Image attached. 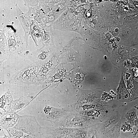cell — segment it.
I'll return each mask as SVG.
<instances>
[{
	"label": "cell",
	"mask_w": 138,
	"mask_h": 138,
	"mask_svg": "<svg viewBox=\"0 0 138 138\" xmlns=\"http://www.w3.org/2000/svg\"><path fill=\"white\" fill-rule=\"evenodd\" d=\"M124 121L125 118L121 117L118 122L104 135L100 136L95 135L96 138H121L120 129Z\"/></svg>",
	"instance_id": "obj_9"
},
{
	"label": "cell",
	"mask_w": 138,
	"mask_h": 138,
	"mask_svg": "<svg viewBox=\"0 0 138 138\" xmlns=\"http://www.w3.org/2000/svg\"><path fill=\"white\" fill-rule=\"evenodd\" d=\"M121 118L118 111H114L110 115L93 126L96 135L100 136L104 135L118 123Z\"/></svg>",
	"instance_id": "obj_4"
},
{
	"label": "cell",
	"mask_w": 138,
	"mask_h": 138,
	"mask_svg": "<svg viewBox=\"0 0 138 138\" xmlns=\"http://www.w3.org/2000/svg\"><path fill=\"white\" fill-rule=\"evenodd\" d=\"M74 110L71 107L60 108L47 106L43 109L41 116L43 120L55 124Z\"/></svg>",
	"instance_id": "obj_3"
},
{
	"label": "cell",
	"mask_w": 138,
	"mask_h": 138,
	"mask_svg": "<svg viewBox=\"0 0 138 138\" xmlns=\"http://www.w3.org/2000/svg\"><path fill=\"white\" fill-rule=\"evenodd\" d=\"M101 121L83 116L74 110L54 124L55 126L57 127L84 129Z\"/></svg>",
	"instance_id": "obj_1"
},
{
	"label": "cell",
	"mask_w": 138,
	"mask_h": 138,
	"mask_svg": "<svg viewBox=\"0 0 138 138\" xmlns=\"http://www.w3.org/2000/svg\"><path fill=\"white\" fill-rule=\"evenodd\" d=\"M88 136L87 138H96L95 133V130L93 128H89L88 130Z\"/></svg>",
	"instance_id": "obj_14"
},
{
	"label": "cell",
	"mask_w": 138,
	"mask_h": 138,
	"mask_svg": "<svg viewBox=\"0 0 138 138\" xmlns=\"http://www.w3.org/2000/svg\"><path fill=\"white\" fill-rule=\"evenodd\" d=\"M71 134L73 138H87L88 131L87 130L74 129Z\"/></svg>",
	"instance_id": "obj_13"
},
{
	"label": "cell",
	"mask_w": 138,
	"mask_h": 138,
	"mask_svg": "<svg viewBox=\"0 0 138 138\" xmlns=\"http://www.w3.org/2000/svg\"><path fill=\"white\" fill-rule=\"evenodd\" d=\"M74 129L54 126L42 127L40 129V133L56 137L71 134Z\"/></svg>",
	"instance_id": "obj_8"
},
{
	"label": "cell",
	"mask_w": 138,
	"mask_h": 138,
	"mask_svg": "<svg viewBox=\"0 0 138 138\" xmlns=\"http://www.w3.org/2000/svg\"><path fill=\"white\" fill-rule=\"evenodd\" d=\"M125 117L131 127L136 126L138 124L136 109L133 108L128 111L125 114Z\"/></svg>",
	"instance_id": "obj_12"
},
{
	"label": "cell",
	"mask_w": 138,
	"mask_h": 138,
	"mask_svg": "<svg viewBox=\"0 0 138 138\" xmlns=\"http://www.w3.org/2000/svg\"><path fill=\"white\" fill-rule=\"evenodd\" d=\"M29 103V101L24 97L21 96L18 99L13 100L10 106V110L15 113L25 106Z\"/></svg>",
	"instance_id": "obj_10"
},
{
	"label": "cell",
	"mask_w": 138,
	"mask_h": 138,
	"mask_svg": "<svg viewBox=\"0 0 138 138\" xmlns=\"http://www.w3.org/2000/svg\"><path fill=\"white\" fill-rule=\"evenodd\" d=\"M0 128L7 130L13 127L17 122L20 116L10 110H5L0 115Z\"/></svg>",
	"instance_id": "obj_6"
},
{
	"label": "cell",
	"mask_w": 138,
	"mask_h": 138,
	"mask_svg": "<svg viewBox=\"0 0 138 138\" xmlns=\"http://www.w3.org/2000/svg\"><path fill=\"white\" fill-rule=\"evenodd\" d=\"M136 107V108H137V109L138 110V107ZM137 120H138V118H137Z\"/></svg>",
	"instance_id": "obj_18"
},
{
	"label": "cell",
	"mask_w": 138,
	"mask_h": 138,
	"mask_svg": "<svg viewBox=\"0 0 138 138\" xmlns=\"http://www.w3.org/2000/svg\"><path fill=\"white\" fill-rule=\"evenodd\" d=\"M41 127L34 116L24 115L20 116L16 124L13 127L23 135L39 138Z\"/></svg>",
	"instance_id": "obj_2"
},
{
	"label": "cell",
	"mask_w": 138,
	"mask_h": 138,
	"mask_svg": "<svg viewBox=\"0 0 138 138\" xmlns=\"http://www.w3.org/2000/svg\"><path fill=\"white\" fill-rule=\"evenodd\" d=\"M31 20L30 34L35 44H37V40L35 36L38 37H42L43 35V30L37 23Z\"/></svg>",
	"instance_id": "obj_11"
},
{
	"label": "cell",
	"mask_w": 138,
	"mask_h": 138,
	"mask_svg": "<svg viewBox=\"0 0 138 138\" xmlns=\"http://www.w3.org/2000/svg\"><path fill=\"white\" fill-rule=\"evenodd\" d=\"M56 138H59V137H57Z\"/></svg>",
	"instance_id": "obj_19"
},
{
	"label": "cell",
	"mask_w": 138,
	"mask_h": 138,
	"mask_svg": "<svg viewBox=\"0 0 138 138\" xmlns=\"http://www.w3.org/2000/svg\"></svg>",
	"instance_id": "obj_20"
},
{
	"label": "cell",
	"mask_w": 138,
	"mask_h": 138,
	"mask_svg": "<svg viewBox=\"0 0 138 138\" xmlns=\"http://www.w3.org/2000/svg\"><path fill=\"white\" fill-rule=\"evenodd\" d=\"M18 18L25 32L24 40L28 45V37L30 34L31 20L26 14L24 13L20 9L17 4L15 5Z\"/></svg>",
	"instance_id": "obj_7"
},
{
	"label": "cell",
	"mask_w": 138,
	"mask_h": 138,
	"mask_svg": "<svg viewBox=\"0 0 138 138\" xmlns=\"http://www.w3.org/2000/svg\"><path fill=\"white\" fill-rule=\"evenodd\" d=\"M114 111L108 105L96 108L80 114L91 119L102 121L110 115Z\"/></svg>",
	"instance_id": "obj_5"
},
{
	"label": "cell",
	"mask_w": 138,
	"mask_h": 138,
	"mask_svg": "<svg viewBox=\"0 0 138 138\" xmlns=\"http://www.w3.org/2000/svg\"><path fill=\"white\" fill-rule=\"evenodd\" d=\"M39 138H55L54 137L40 133Z\"/></svg>",
	"instance_id": "obj_16"
},
{
	"label": "cell",
	"mask_w": 138,
	"mask_h": 138,
	"mask_svg": "<svg viewBox=\"0 0 138 138\" xmlns=\"http://www.w3.org/2000/svg\"><path fill=\"white\" fill-rule=\"evenodd\" d=\"M28 6H35L38 5L39 1H24Z\"/></svg>",
	"instance_id": "obj_15"
},
{
	"label": "cell",
	"mask_w": 138,
	"mask_h": 138,
	"mask_svg": "<svg viewBox=\"0 0 138 138\" xmlns=\"http://www.w3.org/2000/svg\"><path fill=\"white\" fill-rule=\"evenodd\" d=\"M2 131H3L4 134V136L3 137H1L0 138H14L13 137H12L9 134L8 135H6L4 131H3V129H2Z\"/></svg>",
	"instance_id": "obj_17"
}]
</instances>
